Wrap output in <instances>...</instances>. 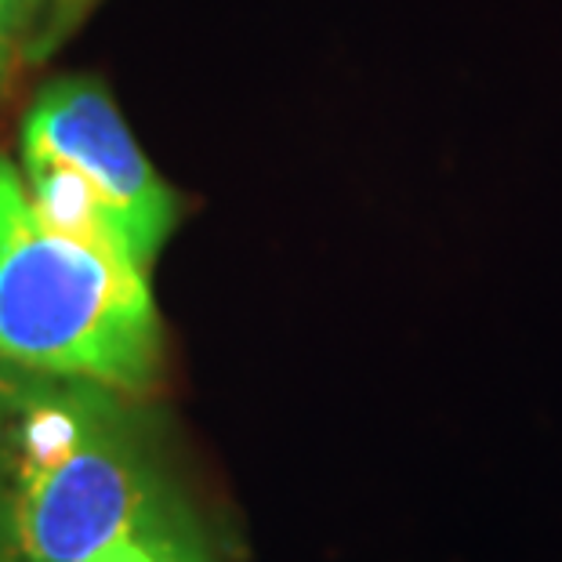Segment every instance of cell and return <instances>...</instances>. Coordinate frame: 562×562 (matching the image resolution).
I'll use <instances>...</instances> for the list:
<instances>
[{
  "instance_id": "obj_1",
  "label": "cell",
  "mask_w": 562,
  "mask_h": 562,
  "mask_svg": "<svg viewBox=\"0 0 562 562\" xmlns=\"http://www.w3.org/2000/svg\"><path fill=\"white\" fill-rule=\"evenodd\" d=\"M138 537L171 562H233L146 396L0 360V562H83Z\"/></svg>"
},
{
  "instance_id": "obj_2",
  "label": "cell",
  "mask_w": 562,
  "mask_h": 562,
  "mask_svg": "<svg viewBox=\"0 0 562 562\" xmlns=\"http://www.w3.org/2000/svg\"><path fill=\"white\" fill-rule=\"evenodd\" d=\"M0 360L146 400L164 381L149 272L47 229L8 160H0Z\"/></svg>"
},
{
  "instance_id": "obj_3",
  "label": "cell",
  "mask_w": 562,
  "mask_h": 562,
  "mask_svg": "<svg viewBox=\"0 0 562 562\" xmlns=\"http://www.w3.org/2000/svg\"><path fill=\"white\" fill-rule=\"evenodd\" d=\"M22 153H41L88 178L142 269H153L182 200L138 149L121 110L94 77H58L33 99Z\"/></svg>"
},
{
  "instance_id": "obj_4",
  "label": "cell",
  "mask_w": 562,
  "mask_h": 562,
  "mask_svg": "<svg viewBox=\"0 0 562 562\" xmlns=\"http://www.w3.org/2000/svg\"><path fill=\"white\" fill-rule=\"evenodd\" d=\"M69 0H0V41L22 55L47 30L52 8L66 11Z\"/></svg>"
},
{
  "instance_id": "obj_5",
  "label": "cell",
  "mask_w": 562,
  "mask_h": 562,
  "mask_svg": "<svg viewBox=\"0 0 562 562\" xmlns=\"http://www.w3.org/2000/svg\"><path fill=\"white\" fill-rule=\"evenodd\" d=\"M83 562H171V559H164L157 548H149L138 537H116V541L102 544L99 552L88 555Z\"/></svg>"
},
{
  "instance_id": "obj_6",
  "label": "cell",
  "mask_w": 562,
  "mask_h": 562,
  "mask_svg": "<svg viewBox=\"0 0 562 562\" xmlns=\"http://www.w3.org/2000/svg\"><path fill=\"white\" fill-rule=\"evenodd\" d=\"M15 47H8L4 41H0V88L8 83V77H11V69H15Z\"/></svg>"
}]
</instances>
